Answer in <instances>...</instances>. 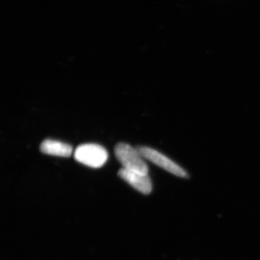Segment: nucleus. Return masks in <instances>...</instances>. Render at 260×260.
I'll list each match as a JSON object with an SVG mask.
<instances>
[{
  "label": "nucleus",
  "mask_w": 260,
  "mask_h": 260,
  "mask_svg": "<svg viewBox=\"0 0 260 260\" xmlns=\"http://www.w3.org/2000/svg\"><path fill=\"white\" fill-rule=\"evenodd\" d=\"M114 154L124 169L142 174H148V166L137 148L119 143L114 148Z\"/></svg>",
  "instance_id": "obj_1"
},
{
  "label": "nucleus",
  "mask_w": 260,
  "mask_h": 260,
  "mask_svg": "<svg viewBox=\"0 0 260 260\" xmlns=\"http://www.w3.org/2000/svg\"><path fill=\"white\" fill-rule=\"evenodd\" d=\"M75 159L89 167L100 168L107 162L108 153L104 147L99 145H80L75 150Z\"/></svg>",
  "instance_id": "obj_2"
},
{
  "label": "nucleus",
  "mask_w": 260,
  "mask_h": 260,
  "mask_svg": "<svg viewBox=\"0 0 260 260\" xmlns=\"http://www.w3.org/2000/svg\"><path fill=\"white\" fill-rule=\"evenodd\" d=\"M136 148L143 158L150 160V161L156 164L158 167L165 169L167 172H170L171 174L177 176V177H188L187 174L182 168L179 167L177 164L173 162L170 159L159 153L157 150L148 148V147L143 146L137 147Z\"/></svg>",
  "instance_id": "obj_3"
},
{
  "label": "nucleus",
  "mask_w": 260,
  "mask_h": 260,
  "mask_svg": "<svg viewBox=\"0 0 260 260\" xmlns=\"http://www.w3.org/2000/svg\"><path fill=\"white\" fill-rule=\"evenodd\" d=\"M118 175L140 192L144 194L151 192L152 183L148 174H142L121 168Z\"/></svg>",
  "instance_id": "obj_4"
},
{
  "label": "nucleus",
  "mask_w": 260,
  "mask_h": 260,
  "mask_svg": "<svg viewBox=\"0 0 260 260\" xmlns=\"http://www.w3.org/2000/svg\"><path fill=\"white\" fill-rule=\"evenodd\" d=\"M42 153L55 156L69 157L73 153V147L62 142L45 140L40 145Z\"/></svg>",
  "instance_id": "obj_5"
}]
</instances>
